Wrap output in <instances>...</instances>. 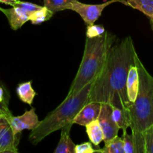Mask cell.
<instances>
[{"mask_svg":"<svg viewBox=\"0 0 153 153\" xmlns=\"http://www.w3.org/2000/svg\"><path fill=\"white\" fill-rule=\"evenodd\" d=\"M13 134L18 135L23 130H33L40 123L35 108H31L29 111H26L21 116L13 117L12 114L7 116Z\"/></svg>","mask_w":153,"mask_h":153,"instance_id":"obj_7","label":"cell"},{"mask_svg":"<svg viewBox=\"0 0 153 153\" xmlns=\"http://www.w3.org/2000/svg\"><path fill=\"white\" fill-rule=\"evenodd\" d=\"M139 73L137 67L135 65L131 66L128 71V77L126 81V91L128 100L131 102H134L137 98L139 91Z\"/></svg>","mask_w":153,"mask_h":153,"instance_id":"obj_12","label":"cell"},{"mask_svg":"<svg viewBox=\"0 0 153 153\" xmlns=\"http://www.w3.org/2000/svg\"><path fill=\"white\" fill-rule=\"evenodd\" d=\"M16 94L21 101L29 105L32 104L34 97L37 96V93L31 86V82L19 84L16 88Z\"/></svg>","mask_w":153,"mask_h":153,"instance_id":"obj_16","label":"cell"},{"mask_svg":"<svg viewBox=\"0 0 153 153\" xmlns=\"http://www.w3.org/2000/svg\"><path fill=\"white\" fill-rule=\"evenodd\" d=\"M85 128L88 138L94 146H99L102 142L104 141V133L99 120H96L88 123L85 126Z\"/></svg>","mask_w":153,"mask_h":153,"instance_id":"obj_14","label":"cell"},{"mask_svg":"<svg viewBox=\"0 0 153 153\" xmlns=\"http://www.w3.org/2000/svg\"><path fill=\"white\" fill-rule=\"evenodd\" d=\"M123 140L124 151H125V153H135L134 140H133L131 134H128V132L123 133Z\"/></svg>","mask_w":153,"mask_h":153,"instance_id":"obj_23","label":"cell"},{"mask_svg":"<svg viewBox=\"0 0 153 153\" xmlns=\"http://www.w3.org/2000/svg\"><path fill=\"white\" fill-rule=\"evenodd\" d=\"M53 15V12L51 11L45 6H43L41 8L33 12L30 15L29 21H31L33 25H38V24H41L50 19Z\"/></svg>","mask_w":153,"mask_h":153,"instance_id":"obj_18","label":"cell"},{"mask_svg":"<svg viewBox=\"0 0 153 153\" xmlns=\"http://www.w3.org/2000/svg\"><path fill=\"white\" fill-rule=\"evenodd\" d=\"M104 26L102 25H95V23L92 25H89L87 28L86 36L89 38H93V37H100L105 32Z\"/></svg>","mask_w":153,"mask_h":153,"instance_id":"obj_21","label":"cell"},{"mask_svg":"<svg viewBox=\"0 0 153 153\" xmlns=\"http://www.w3.org/2000/svg\"><path fill=\"white\" fill-rule=\"evenodd\" d=\"M136 53L130 36L114 43L102 70L93 82L88 102L108 104L129 110L132 102L127 95L126 81L130 68L135 65Z\"/></svg>","mask_w":153,"mask_h":153,"instance_id":"obj_1","label":"cell"},{"mask_svg":"<svg viewBox=\"0 0 153 153\" xmlns=\"http://www.w3.org/2000/svg\"><path fill=\"white\" fill-rule=\"evenodd\" d=\"M111 107L112 119L117 125V126L123 130V133L127 132V129L129 128L130 124H131L129 110L118 107H114V106H111Z\"/></svg>","mask_w":153,"mask_h":153,"instance_id":"obj_13","label":"cell"},{"mask_svg":"<svg viewBox=\"0 0 153 153\" xmlns=\"http://www.w3.org/2000/svg\"><path fill=\"white\" fill-rule=\"evenodd\" d=\"M92 84H88L76 94L69 96L56 108L46 115L39 125L31 130L28 140L33 145H37L52 133L61 129L73 120L79 111L88 102ZM74 124V123H73Z\"/></svg>","mask_w":153,"mask_h":153,"instance_id":"obj_4","label":"cell"},{"mask_svg":"<svg viewBox=\"0 0 153 153\" xmlns=\"http://www.w3.org/2000/svg\"><path fill=\"white\" fill-rule=\"evenodd\" d=\"M115 38L116 36L108 31L100 37H87L82 62L67 97L80 91L98 76L115 43Z\"/></svg>","mask_w":153,"mask_h":153,"instance_id":"obj_3","label":"cell"},{"mask_svg":"<svg viewBox=\"0 0 153 153\" xmlns=\"http://www.w3.org/2000/svg\"><path fill=\"white\" fill-rule=\"evenodd\" d=\"M115 2H120L128 5L126 0H109L102 4H85L78 0H74L65 7V10H71L79 13L87 26L92 25L101 16L102 11L107 6Z\"/></svg>","mask_w":153,"mask_h":153,"instance_id":"obj_5","label":"cell"},{"mask_svg":"<svg viewBox=\"0 0 153 153\" xmlns=\"http://www.w3.org/2000/svg\"><path fill=\"white\" fill-rule=\"evenodd\" d=\"M4 91L2 88L0 86V105H4Z\"/></svg>","mask_w":153,"mask_h":153,"instance_id":"obj_26","label":"cell"},{"mask_svg":"<svg viewBox=\"0 0 153 153\" xmlns=\"http://www.w3.org/2000/svg\"><path fill=\"white\" fill-rule=\"evenodd\" d=\"M73 123H69L61 128V137L54 153H75L76 144L70 137V130Z\"/></svg>","mask_w":153,"mask_h":153,"instance_id":"obj_11","label":"cell"},{"mask_svg":"<svg viewBox=\"0 0 153 153\" xmlns=\"http://www.w3.org/2000/svg\"><path fill=\"white\" fill-rule=\"evenodd\" d=\"M0 11L5 15L9 25L13 30L19 29L29 20V14L18 6H13L8 9L0 7Z\"/></svg>","mask_w":153,"mask_h":153,"instance_id":"obj_10","label":"cell"},{"mask_svg":"<svg viewBox=\"0 0 153 153\" xmlns=\"http://www.w3.org/2000/svg\"><path fill=\"white\" fill-rule=\"evenodd\" d=\"M146 153H153V124L143 134Z\"/></svg>","mask_w":153,"mask_h":153,"instance_id":"obj_20","label":"cell"},{"mask_svg":"<svg viewBox=\"0 0 153 153\" xmlns=\"http://www.w3.org/2000/svg\"><path fill=\"white\" fill-rule=\"evenodd\" d=\"M97 152V149L92 147L91 143L85 142L81 144L76 145L75 147V153H94Z\"/></svg>","mask_w":153,"mask_h":153,"instance_id":"obj_24","label":"cell"},{"mask_svg":"<svg viewBox=\"0 0 153 153\" xmlns=\"http://www.w3.org/2000/svg\"><path fill=\"white\" fill-rule=\"evenodd\" d=\"M9 115H0V153L18 152L19 137L13 134L7 118Z\"/></svg>","mask_w":153,"mask_h":153,"instance_id":"obj_6","label":"cell"},{"mask_svg":"<svg viewBox=\"0 0 153 153\" xmlns=\"http://www.w3.org/2000/svg\"><path fill=\"white\" fill-rule=\"evenodd\" d=\"M74 0H43L45 7L55 13L56 12L65 10L67 4Z\"/></svg>","mask_w":153,"mask_h":153,"instance_id":"obj_19","label":"cell"},{"mask_svg":"<svg viewBox=\"0 0 153 153\" xmlns=\"http://www.w3.org/2000/svg\"><path fill=\"white\" fill-rule=\"evenodd\" d=\"M10 111H9V109L7 108V105L5 104L4 105H0V114H6L8 115L10 114Z\"/></svg>","mask_w":153,"mask_h":153,"instance_id":"obj_25","label":"cell"},{"mask_svg":"<svg viewBox=\"0 0 153 153\" xmlns=\"http://www.w3.org/2000/svg\"><path fill=\"white\" fill-rule=\"evenodd\" d=\"M97 152L102 153H125L123 137L116 136L109 141L105 143L102 149H97Z\"/></svg>","mask_w":153,"mask_h":153,"instance_id":"obj_17","label":"cell"},{"mask_svg":"<svg viewBox=\"0 0 153 153\" xmlns=\"http://www.w3.org/2000/svg\"><path fill=\"white\" fill-rule=\"evenodd\" d=\"M135 66L139 73V91L134 102L129 108L131 135L135 153H146L143 134L153 124V76L135 55Z\"/></svg>","mask_w":153,"mask_h":153,"instance_id":"obj_2","label":"cell"},{"mask_svg":"<svg viewBox=\"0 0 153 153\" xmlns=\"http://www.w3.org/2000/svg\"><path fill=\"white\" fill-rule=\"evenodd\" d=\"M128 5L144 13L150 20L153 30V0H126Z\"/></svg>","mask_w":153,"mask_h":153,"instance_id":"obj_15","label":"cell"},{"mask_svg":"<svg viewBox=\"0 0 153 153\" xmlns=\"http://www.w3.org/2000/svg\"><path fill=\"white\" fill-rule=\"evenodd\" d=\"M101 108V103L92 102H88L75 117L73 123L85 126L92 121L98 120Z\"/></svg>","mask_w":153,"mask_h":153,"instance_id":"obj_9","label":"cell"},{"mask_svg":"<svg viewBox=\"0 0 153 153\" xmlns=\"http://www.w3.org/2000/svg\"><path fill=\"white\" fill-rule=\"evenodd\" d=\"M112 107L108 104H102L99 122L104 133V142L109 141L118 135L120 128L117 126L111 116Z\"/></svg>","mask_w":153,"mask_h":153,"instance_id":"obj_8","label":"cell"},{"mask_svg":"<svg viewBox=\"0 0 153 153\" xmlns=\"http://www.w3.org/2000/svg\"><path fill=\"white\" fill-rule=\"evenodd\" d=\"M14 6H18V7H21L22 10H24L27 13H28L29 16L33 12L36 11L37 10H39V9H40L43 7V6L38 5V4H34V3L28 2V1H20V0H19L14 4Z\"/></svg>","mask_w":153,"mask_h":153,"instance_id":"obj_22","label":"cell"},{"mask_svg":"<svg viewBox=\"0 0 153 153\" xmlns=\"http://www.w3.org/2000/svg\"><path fill=\"white\" fill-rule=\"evenodd\" d=\"M0 115H1V114H0Z\"/></svg>","mask_w":153,"mask_h":153,"instance_id":"obj_27","label":"cell"}]
</instances>
